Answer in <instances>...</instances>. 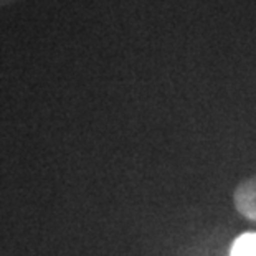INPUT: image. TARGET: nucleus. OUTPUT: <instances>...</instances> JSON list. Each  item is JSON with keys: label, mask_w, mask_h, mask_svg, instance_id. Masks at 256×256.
<instances>
[{"label": "nucleus", "mask_w": 256, "mask_h": 256, "mask_svg": "<svg viewBox=\"0 0 256 256\" xmlns=\"http://www.w3.org/2000/svg\"><path fill=\"white\" fill-rule=\"evenodd\" d=\"M230 256H256V233H243L232 244Z\"/></svg>", "instance_id": "f03ea898"}, {"label": "nucleus", "mask_w": 256, "mask_h": 256, "mask_svg": "<svg viewBox=\"0 0 256 256\" xmlns=\"http://www.w3.org/2000/svg\"><path fill=\"white\" fill-rule=\"evenodd\" d=\"M233 204L240 215L256 222V176L236 185L233 192Z\"/></svg>", "instance_id": "f257e3e1"}, {"label": "nucleus", "mask_w": 256, "mask_h": 256, "mask_svg": "<svg viewBox=\"0 0 256 256\" xmlns=\"http://www.w3.org/2000/svg\"><path fill=\"white\" fill-rule=\"evenodd\" d=\"M12 2H14V0H0V7H5V5H8Z\"/></svg>", "instance_id": "7ed1b4c3"}]
</instances>
